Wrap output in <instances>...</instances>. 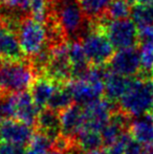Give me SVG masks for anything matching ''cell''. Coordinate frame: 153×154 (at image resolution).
I'll list each match as a JSON object with an SVG mask.
<instances>
[{
    "mask_svg": "<svg viewBox=\"0 0 153 154\" xmlns=\"http://www.w3.org/2000/svg\"><path fill=\"white\" fill-rule=\"evenodd\" d=\"M49 8L67 41L80 40L89 27L78 0H49Z\"/></svg>",
    "mask_w": 153,
    "mask_h": 154,
    "instance_id": "6da1fadb",
    "label": "cell"
},
{
    "mask_svg": "<svg viewBox=\"0 0 153 154\" xmlns=\"http://www.w3.org/2000/svg\"><path fill=\"white\" fill-rule=\"evenodd\" d=\"M153 103V80L142 75L131 78L130 85L118 101V109L130 118L150 111Z\"/></svg>",
    "mask_w": 153,
    "mask_h": 154,
    "instance_id": "7a4b0ae2",
    "label": "cell"
},
{
    "mask_svg": "<svg viewBox=\"0 0 153 154\" xmlns=\"http://www.w3.org/2000/svg\"><path fill=\"white\" fill-rule=\"evenodd\" d=\"M38 73L29 59L1 62L0 64V93L26 91L37 80Z\"/></svg>",
    "mask_w": 153,
    "mask_h": 154,
    "instance_id": "3957f363",
    "label": "cell"
},
{
    "mask_svg": "<svg viewBox=\"0 0 153 154\" xmlns=\"http://www.w3.org/2000/svg\"><path fill=\"white\" fill-rule=\"evenodd\" d=\"M108 71L106 66H90L82 77L68 83L76 104L86 106L104 94V80Z\"/></svg>",
    "mask_w": 153,
    "mask_h": 154,
    "instance_id": "277c9868",
    "label": "cell"
},
{
    "mask_svg": "<svg viewBox=\"0 0 153 154\" xmlns=\"http://www.w3.org/2000/svg\"><path fill=\"white\" fill-rule=\"evenodd\" d=\"M80 41L90 66H105L115 55V47L96 21H90Z\"/></svg>",
    "mask_w": 153,
    "mask_h": 154,
    "instance_id": "5b68a950",
    "label": "cell"
},
{
    "mask_svg": "<svg viewBox=\"0 0 153 154\" xmlns=\"http://www.w3.org/2000/svg\"><path fill=\"white\" fill-rule=\"evenodd\" d=\"M17 35L26 59H32L48 46V35L44 23L25 16L17 24Z\"/></svg>",
    "mask_w": 153,
    "mask_h": 154,
    "instance_id": "8992f818",
    "label": "cell"
},
{
    "mask_svg": "<svg viewBox=\"0 0 153 154\" xmlns=\"http://www.w3.org/2000/svg\"><path fill=\"white\" fill-rule=\"evenodd\" d=\"M115 49L130 48L139 45V29L131 18L110 20L105 17L98 20Z\"/></svg>",
    "mask_w": 153,
    "mask_h": 154,
    "instance_id": "52a82bcc",
    "label": "cell"
},
{
    "mask_svg": "<svg viewBox=\"0 0 153 154\" xmlns=\"http://www.w3.org/2000/svg\"><path fill=\"white\" fill-rule=\"evenodd\" d=\"M115 108V104L111 103L106 97H101L87 104L83 108L84 125L82 129L101 132L109 122Z\"/></svg>",
    "mask_w": 153,
    "mask_h": 154,
    "instance_id": "ba28073f",
    "label": "cell"
},
{
    "mask_svg": "<svg viewBox=\"0 0 153 154\" xmlns=\"http://www.w3.org/2000/svg\"><path fill=\"white\" fill-rule=\"evenodd\" d=\"M16 25L0 16V62L26 59L19 43Z\"/></svg>",
    "mask_w": 153,
    "mask_h": 154,
    "instance_id": "9c48e42d",
    "label": "cell"
},
{
    "mask_svg": "<svg viewBox=\"0 0 153 154\" xmlns=\"http://www.w3.org/2000/svg\"><path fill=\"white\" fill-rule=\"evenodd\" d=\"M108 69L124 77H136L142 70L141 49L135 46L118 51L109 62Z\"/></svg>",
    "mask_w": 153,
    "mask_h": 154,
    "instance_id": "30bf717a",
    "label": "cell"
},
{
    "mask_svg": "<svg viewBox=\"0 0 153 154\" xmlns=\"http://www.w3.org/2000/svg\"><path fill=\"white\" fill-rule=\"evenodd\" d=\"M33 127L17 120H3L0 125V140L3 144L26 147L34 135Z\"/></svg>",
    "mask_w": 153,
    "mask_h": 154,
    "instance_id": "8fae6325",
    "label": "cell"
},
{
    "mask_svg": "<svg viewBox=\"0 0 153 154\" xmlns=\"http://www.w3.org/2000/svg\"><path fill=\"white\" fill-rule=\"evenodd\" d=\"M40 109L29 92L14 93V120L35 127Z\"/></svg>",
    "mask_w": 153,
    "mask_h": 154,
    "instance_id": "7c38bea8",
    "label": "cell"
},
{
    "mask_svg": "<svg viewBox=\"0 0 153 154\" xmlns=\"http://www.w3.org/2000/svg\"><path fill=\"white\" fill-rule=\"evenodd\" d=\"M61 135L70 140H76L77 135L84 125L83 107L79 104H72L60 112Z\"/></svg>",
    "mask_w": 153,
    "mask_h": 154,
    "instance_id": "4fadbf2b",
    "label": "cell"
},
{
    "mask_svg": "<svg viewBox=\"0 0 153 154\" xmlns=\"http://www.w3.org/2000/svg\"><path fill=\"white\" fill-rule=\"evenodd\" d=\"M131 78L118 75L113 71H107L104 80V94L108 101L116 104L124 95L130 85Z\"/></svg>",
    "mask_w": 153,
    "mask_h": 154,
    "instance_id": "5bb4252c",
    "label": "cell"
},
{
    "mask_svg": "<svg viewBox=\"0 0 153 154\" xmlns=\"http://www.w3.org/2000/svg\"><path fill=\"white\" fill-rule=\"evenodd\" d=\"M129 133L141 144L153 143V114L147 112L133 118L129 124Z\"/></svg>",
    "mask_w": 153,
    "mask_h": 154,
    "instance_id": "9a60e30c",
    "label": "cell"
},
{
    "mask_svg": "<svg viewBox=\"0 0 153 154\" xmlns=\"http://www.w3.org/2000/svg\"><path fill=\"white\" fill-rule=\"evenodd\" d=\"M35 127L37 131L42 132L56 140L61 135L60 112L55 111L50 108L41 109L38 114Z\"/></svg>",
    "mask_w": 153,
    "mask_h": 154,
    "instance_id": "2e32d148",
    "label": "cell"
},
{
    "mask_svg": "<svg viewBox=\"0 0 153 154\" xmlns=\"http://www.w3.org/2000/svg\"><path fill=\"white\" fill-rule=\"evenodd\" d=\"M60 84L45 75H39L32 86V97L39 109H44Z\"/></svg>",
    "mask_w": 153,
    "mask_h": 154,
    "instance_id": "e0dca14e",
    "label": "cell"
},
{
    "mask_svg": "<svg viewBox=\"0 0 153 154\" xmlns=\"http://www.w3.org/2000/svg\"><path fill=\"white\" fill-rule=\"evenodd\" d=\"M68 57L72 68V80L82 77L90 67L86 58L83 45L80 40H72L67 42Z\"/></svg>",
    "mask_w": 153,
    "mask_h": 154,
    "instance_id": "ac0fdd59",
    "label": "cell"
},
{
    "mask_svg": "<svg viewBox=\"0 0 153 154\" xmlns=\"http://www.w3.org/2000/svg\"><path fill=\"white\" fill-rule=\"evenodd\" d=\"M75 142L80 150L84 152L102 149V147L104 146L101 132L92 130L82 129L77 135Z\"/></svg>",
    "mask_w": 153,
    "mask_h": 154,
    "instance_id": "d6986e66",
    "label": "cell"
},
{
    "mask_svg": "<svg viewBox=\"0 0 153 154\" xmlns=\"http://www.w3.org/2000/svg\"><path fill=\"white\" fill-rule=\"evenodd\" d=\"M74 97H72V90L67 84H60L57 90L51 97L50 101L48 102L46 108L55 110V111L61 112L70 105L74 104Z\"/></svg>",
    "mask_w": 153,
    "mask_h": 154,
    "instance_id": "ffe728a7",
    "label": "cell"
},
{
    "mask_svg": "<svg viewBox=\"0 0 153 154\" xmlns=\"http://www.w3.org/2000/svg\"><path fill=\"white\" fill-rule=\"evenodd\" d=\"M83 13L89 21L103 18L111 0H78Z\"/></svg>",
    "mask_w": 153,
    "mask_h": 154,
    "instance_id": "44dd1931",
    "label": "cell"
},
{
    "mask_svg": "<svg viewBox=\"0 0 153 154\" xmlns=\"http://www.w3.org/2000/svg\"><path fill=\"white\" fill-rule=\"evenodd\" d=\"M130 17L137 27L153 25V4H133Z\"/></svg>",
    "mask_w": 153,
    "mask_h": 154,
    "instance_id": "7402d4cb",
    "label": "cell"
},
{
    "mask_svg": "<svg viewBox=\"0 0 153 154\" xmlns=\"http://www.w3.org/2000/svg\"><path fill=\"white\" fill-rule=\"evenodd\" d=\"M131 6L132 5L129 3L128 0H111L104 17L110 20L129 18L131 14Z\"/></svg>",
    "mask_w": 153,
    "mask_h": 154,
    "instance_id": "603a6c76",
    "label": "cell"
},
{
    "mask_svg": "<svg viewBox=\"0 0 153 154\" xmlns=\"http://www.w3.org/2000/svg\"><path fill=\"white\" fill-rule=\"evenodd\" d=\"M130 133L126 132L124 135H122L115 143H113L112 145H110L109 147H107V152L108 154H124L125 152V147L128 142L129 137H130Z\"/></svg>",
    "mask_w": 153,
    "mask_h": 154,
    "instance_id": "cb8c5ba5",
    "label": "cell"
},
{
    "mask_svg": "<svg viewBox=\"0 0 153 154\" xmlns=\"http://www.w3.org/2000/svg\"><path fill=\"white\" fill-rule=\"evenodd\" d=\"M142 152V146L141 143H139L136 140L130 136L125 147L124 154H141Z\"/></svg>",
    "mask_w": 153,
    "mask_h": 154,
    "instance_id": "d4e9b609",
    "label": "cell"
},
{
    "mask_svg": "<svg viewBox=\"0 0 153 154\" xmlns=\"http://www.w3.org/2000/svg\"><path fill=\"white\" fill-rule=\"evenodd\" d=\"M29 148L24 151V154H46L47 152L45 151L41 150V149H38L36 147H33V146H27Z\"/></svg>",
    "mask_w": 153,
    "mask_h": 154,
    "instance_id": "484cf974",
    "label": "cell"
},
{
    "mask_svg": "<svg viewBox=\"0 0 153 154\" xmlns=\"http://www.w3.org/2000/svg\"><path fill=\"white\" fill-rule=\"evenodd\" d=\"M141 154H153V143L145 145V147L142 148Z\"/></svg>",
    "mask_w": 153,
    "mask_h": 154,
    "instance_id": "4316f807",
    "label": "cell"
},
{
    "mask_svg": "<svg viewBox=\"0 0 153 154\" xmlns=\"http://www.w3.org/2000/svg\"><path fill=\"white\" fill-rule=\"evenodd\" d=\"M46 154H68V152H65V151H62V150H59L57 148H51L50 150L48 151Z\"/></svg>",
    "mask_w": 153,
    "mask_h": 154,
    "instance_id": "83f0119b",
    "label": "cell"
},
{
    "mask_svg": "<svg viewBox=\"0 0 153 154\" xmlns=\"http://www.w3.org/2000/svg\"><path fill=\"white\" fill-rule=\"evenodd\" d=\"M84 154H108L107 151H104L103 149H98V150H92V151H87Z\"/></svg>",
    "mask_w": 153,
    "mask_h": 154,
    "instance_id": "f1b7e54d",
    "label": "cell"
},
{
    "mask_svg": "<svg viewBox=\"0 0 153 154\" xmlns=\"http://www.w3.org/2000/svg\"><path fill=\"white\" fill-rule=\"evenodd\" d=\"M136 3H142V4H153V0H136Z\"/></svg>",
    "mask_w": 153,
    "mask_h": 154,
    "instance_id": "f546056e",
    "label": "cell"
},
{
    "mask_svg": "<svg viewBox=\"0 0 153 154\" xmlns=\"http://www.w3.org/2000/svg\"><path fill=\"white\" fill-rule=\"evenodd\" d=\"M150 113L153 114V103H152V106H151V109H150Z\"/></svg>",
    "mask_w": 153,
    "mask_h": 154,
    "instance_id": "4dcf8cb0",
    "label": "cell"
},
{
    "mask_svg": "<svg viewBox=\"0 0 153 154\" xmlns=\"http://www.w3.org/2000/svg\"><path fill=\"white\" fill-rule=\"evenodd\" d=\"M151 79L153 80V72H152V77H151Z\"/></svg>",
    "mask_w": 153,
    "mask_h": 154,
    "instance_id": "1f68e13d",
    "label": "cell"
}]
</instances>
